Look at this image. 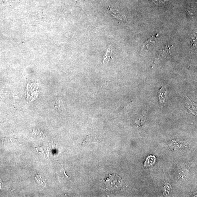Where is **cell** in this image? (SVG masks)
Listing matches in <instances>:
<instances>
[{
    "label": "cell",
    "mask_w": 197,
    "mask_h": 197,
    "mask_svg": "<svg viewBox=\"0 0 197 197\" xmlns=\"http://www.w3.org/2000/svg\"><path fill=\"white\" fill-rule=\"evenodd\" d=\"M98 141V139L96 136L90 135L86 136V139L84 140L82 144L83 145H87L92 143L97 142Z\"/></svg>",
    "instance_id": "cell-4"
},
{
    "label": "cell",
    "mask_w": 197,
    "mask_h": 197,
    "mask_svg": "<svg viewBox=\"0 0 197 197\" xmlns=\"http://www.w3.org/2000/svg\"><path fill=\"white\" fill-rule=\"evenodd\" d=\"M6 138V140L8 142H11V143H19L17 141V140H16V139L13 138Z\"/></svg>",
    "instance_id": "cell-12"
},
{
    "label": "cell",
    "mask_w": 197,
    "mask_h": 197,
    "mask_svg": "<svg viewBox=\"0 0 197 197\" xmlns=\"http://www.w3.org/2000/svg\"><path fill=\"white\" fill-rule=\"evenodd\" d=\"M33 132H34L35 135L37 136V138H40L45 137V135H44L43 132L40 130L39 129H34Z\"/></svg>",
    "instance_id": "cell-11"
},
{
    "label": "cell",
    "mask_w": 197,
    "mask_h": 197,
    "mask_svg": "<svg viewBox=\"0 0 197 197\" xmlns=\"http://www.w3.org/2000/svg\"><path fill=\"white\" fill-rule=\"evenodd\" d=\"M37 183L43 187H45L46 185V181L45 178L40 175H37L35 177Z\"/></svg>",
    "instance_id": "cell-6"
},
{
    "label": "cell",
    "mask_w": 197,
    "mask_h": 197,
    "mask_svg": "<svg viewBox=\"0 0 197 197\" xmlns=\"http://www.w3.org/2000/svg\"><path fill=\"white\" fill-rule=\"evenodd\" d=\"M166 92H167V90L165 87H162L159 90L158 93H159V100L161 105L165 104Z\"/></svg>",
    "instance_id": "cell-3"
},
{
    "label": "cell",
    "mask_w": 197,
    "mask_h": 197,
    "mask_svg": "<svg viewBox=\"0 0 197 197\" xmlns=\"http://www.w3.org/2000/svg\"><path fill=\"white\" fill-rule=\"evenodd\" d=\"M158 36V34H157V35L154 36H152L150 39L147 41L146 42H145L143 45L142 47V49H143L145 46H146V48L148 49L149 46H150V45H152V44L153 43H154L155 41V40L156 38H157V37Z\"/></svg>",
    "instance_id": "cell-7"
},
{
    "label": "cell",
    "mask_w": 197,
    "mask_h": 197,
    "mask_svg": "<svg viewBox=\"0 0 197 197\" xmlns=\"http://www.w3.org/2000/svg\"><path fill=\"white\" fill-rule=\"evenodd\" d=\"M152 2L157 6H163L168 2L167 0H151Z\"/></svg>",
    "instance_id": "cell-9"
},
{
    "label": "cell",
    "mask_w": 197,
    "mask_h": 197,
    "mask_svg": "<svg viewBox=\"0 0 197 197\" xmlns=\"http://www.w3.org/2000/svg\"><path fill=\"white\" fill-rule=\"evenodd\" d=\"M56 176L59 180H61L68 179L69 180V177L65 173V169L63 167H61L59 169L56 170Z\"/></svg>",
    "instance_id": "cell-2"
},
{
    "label": "cell",
    "mask_w": 197,
    "mask_h": 197,
    "mask_svg": "<svg viewBox=\"0 0 197 197\" xmlns=\"http://www.w3.org/2000/svg\"><path fill=\"white\" fill-rule=\"evenodd\" d=\"M104 185L105 189L109 190H113L118 188L122 184V179L116 175H109V177L105 179Z\"/></svg>",
    "instance_id": "cell-1"
},
{
    "label": "cell",
    "mask_w": 197,
    "mask_h": 197,
    "mask_svg": "<svg viewBox=\"0 0 197 197\" xmlns=\"http://www.w3.org/2000/svg\"><path fill=\"white\" fill-rule=\"evenodd\" d=\"M109 9H110L111 12L112 13V15L115 18H116L119 20H124V16L121 14L119 12L115 10H112L111 8H109Z\"/></svg>",
    "instance_id": "cell-8"
},
{
    "label": "cell",
    "mask_w": 197,
    "mask_h": 197,
    "mask_svg": "<svg viewBox=\"0 0 197 197\" xmlns=\"http://www.w3.org/2000/svg\"><path fill=\"white\" fill-rule=\"evenodd\" d=\"M187 12L188 14L190 15H194V12H193V9L189 8L187 9Z\"/></svg>",
    "instance_id": "cell-13"
},
{
    "label": "cell",
    "mask_w": 197,
    "mask_h": 197,
    "mask_svg": "<svg viewBox=\"0 0 197 197\" xmlns=\"http://www.w3.org/2000/svg\"><path fill=\"white\" fill-rule=\"evenodd\" d=\"M155 158L154 156H149L145 161V165L148 166L152 165L155 162Z\"/></svg>",
    "instance_id": "cell-10"
},
{
    "label": "cell",
    "mask_w": 197,
    "mask_h": 197,
    "mask_svg": "<svg viewBox=\"0 0 197 197\" xmlns=\"http://www.w3.org/2000/svg\"><path fill=\"white\" fill-rule=\"evenodd\" d=\"M112 47L111 45L109 46V48L105 52L103 58L104 64H106L107 63L108 61H109V59L112 58L111 53L112 51Z\"/></svg>",
    "instance_id": "cell-5"
}]
</instances>
